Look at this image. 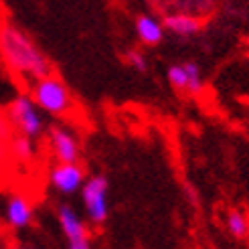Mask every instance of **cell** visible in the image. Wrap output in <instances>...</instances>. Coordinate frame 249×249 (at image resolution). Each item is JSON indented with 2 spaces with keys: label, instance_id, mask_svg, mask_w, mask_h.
I'll return each mask as SVG.
<instances>
[{
  "label": "cell",
  "instance_id": "obj_1",
  "mask_svg": "<svg viewBox=\"0 0 249 249\" xmlns=\"http://www.w3.org/2000/svg\"><path fill=\"white\" fill-rule=\"evenodd\" d=\"M0 61L10 75L29 85L53 73V63L41 45L12 20H0Z\"/></svg>",
  "mask_w": 249,
  "mask_h": 249
},
{
  "label": "cell",
  "instance_id": "obj_2",
  "mask_svg": "<svg viewBox=\"0 0 249 249\" xmlns=\"http://www.w3.org/2000/svg\"><path fill=\"white\" fill-rule=\"evenodd\" d=\"M29 95L43 114H49L53 118H65L75 107V99L63 79L57 75H47L39 81L29 85Z\"/></svg>",
  "mask_w": 249,
  "mask_h": 249
},
{
  "label": "cell",
  "instance_id": "obj_3",
  "mask_svg": "<svg viewBox=\"0 0 249 249\" xmlns=\"http://www.w3.org/2000/svg\"><path fill=\"white\" fill-rule=\"evenodd\" d=\"M6 118L12 132L17 136H24L33 142H36L45 134V118L43 111L35 106L29 93H18L17 97H12V102L6 106Z\"/></svg>",
  "mask_w": 249,
  "mask_h": 249
},
{
  "label": "cell",
  "instance_id": "obj_4",
  "mask_svg": "<svg viewBox=\"0 0 249 249\" xmlns=\"http://www.w3.org/2000/svg\"><path fill=\"white\" fill-rule=\"evenodd\" d=\"M107 178L102 174L87 177L81 186V203L85 211V219L93 225H102L109 217V198H107Z\"/></svg>",
  "mask_w": 249,
  "mask_h": 249
},
{
  "label": "cell",
  "instance_id": "obj_5",
  "mask_svg": "<svg viewBox=\"0 0 249 249\" xmlns=\"http://www.w3.org/2000/svg\"><path fill=\"white\" fill-rule=\"evenodd\" d=\"M47 144L49 152L53 154L57 164H77L81 158V144L77 134L69 126L63 124H53L47 130Z\"/></svg>",
  "mask_w": 249,
  "mask_h": 249
},
{
  "label": "cell",
  "instance_id": "obj_6",
  "mask_svg": "<svg viewBox=\"0 0 249 249\" xmlns=\"http://www.w3.org/2000/svg\"><path fill=\"white\" fill-rule=\"evenodd\" d=\"M0 219L4 221V225L22 231L27 229L33 219H35V207L31 198L22 193H8L0 198Z\"/></svg>",
  "mask_w": 249,
  "mask_h": 249
},
{
  "label": "cell",
  "instance_id": "obj_7",
  "mask_svg": "<svg viewBox=\"0 0 249 249\" xmlns=\"http://www.w3.org/2000/svg\"><path fill=\"white\" fill-rule=\"evenodd\" d=\"M87 178L85 168L77 164H55L49 170V184L63 196H71L81 191V186Z\"/></svg>",
  "mask_w": 249,
  "mask_h": 249
},
{
  "label": "cell",
  "instance_id": "obj_8",
  "mask_svg": "<svg viewBox=\"0 0 249 249\" xmlns=\"http://www.w3.org/2000/svg\"><path fill=\"white\" fill-rule=\"evenodd\" d=\"M57 221H59L61 233L65 235L67 243L89 237L87 221L79 215V211H77L75 207H71V205H67V203L59 205V207H57Z\"/></svg>",
  "mask_w": 249,
  "mask_h": 249
},
{
  "label": "cell",
  "instance_id": "obj_9",
  "mask_svg": "<svg viewBox=\"0 0 249 249\" xmlns=\"http://www.w3.org/2000/svg\"><path fill=\"white\" fill-rule=\"evenodd\" d=\"M160 20H162L164 31L177 35V36H193L203 29V18L195 15V12H186V10L166 12Z\"/></svg>",
  "mask_w": 249,
  "mask_h": 249
},
{
  "label": "cell",
  "instance_id": "obj_10",
  "mask_svg": "<svg viewBox=\"0 0 249 249\" xmlns=\"http://www.w3.org/2000/svg\"><path fill=\"white\" fill-rule=\"evenodd\" d=\"M134 29H136V35H138V41L146 47H154L158 43H162V39H164L162 20L154 15H150V12L136 17Z\"/></svg>",
  "mask_w": 249,
  "mask_h": 249
},
{
  "label": "cell",
  "instance_id": "obj_11",
  "mask_svg": "<svg viewBox=\"0 0 249 249\" xmlns=\"http://www.w3.org/2000/svg\"><path fill=\"white\" fill-rule=\"evenodd\" d=\"M8 148V156L15 160V162L18 164H31L35 162V158H36V144L29 138H24V136H12V138L8 140L6 144Z\"/></svg>",
  "mask_w": 249,
  "mask_h": 249
},
{
  "label": "cell",
  "instance_id": "obj_12",
  "mask_svg": "<svg viewBox=\"0 0 249 249\" xmlns=\"http://www.w3.org/2000/svg\"><path fill=\"white\" fill-rule=\"evenodd\" d=\"M227 231L235 239L249 237V217L243 209H231L227 213Z\"/></svg>",
  "mask_w": 249,
  "mask_h": 249
},
{
  "label": "cell",
  "instance_id": "obj_13",
  "mask_svg": "<svg viewBox=\"0 0 249 249\" xmlns=\"http://www.w3.org/2000/svg\"><path fill=\"white\" fill-rule=\"evenodd\" d=\"M182 65H184V71H186V89H184V93L201 95L203 87H205L201 67H198V63H195V61H184Z\"/></svg>",
  "mask_w": 249,
  "mask_h": 249
},
{
  "label": "cell",
  "instance_id": "obj_14",
  "mask_svg": "<svg viewBox=\"0 0 249 249\" xmlns=\"http://www.w3.org/2000/svg\"><path fill=\"white\" fill-rule=\"evenodd\" d=\"M166 77H168V83L177 91H184L186 89V71H184V65L182 63L170 65L168 71H166Z\"/></svg>",
  "mask_w": 249,
  "mask_h": 249
},
{
  "label": "cell",
  "instance_id": "obj_15",
  "mask_svg": "<svg viewBox=\"0 0 249 249\" xmlns=\"http://www.w3.org/2000/svg\"><path fill=\"white\" fill-rule=\"evenodd\" d=\"M126 61H128L130 67H134V71L144 73L148 69V59L142 51H138V49H130V51L126 53Z\"/></svg>",
  "mask_w": 249,
  "mask_h": 249
},
{
  "label": "cell",
  "instance_id": "obj_16",
  "mask_svg": "<svg viewBox=\"0 0 249 249\" xmlns=\"http://www.w3.org/2000/svg\"><path fill=\"white\" fill-rule=\"evenodd\" d=\"M15 136V132H12L10 124H8V118L2 109H0V142L2 144H8V140Z\"/></svg>",
  "mask_w": 249,
  "mask_h": 249
},
{
  "label": "cell",
  "instance_id": "obj_17",
  "mask_svg": "<svg viewBox=\"0 0 249 249\" xmlns=\"http://www.w3.org/2000/svg\"><path fill=\"white\" fill-rule=\"evenodd\" d=\"M67 249H91V239L85 237V239L71 241V243H67Z\"/></svg>",
  "mask_w": 249,
  "mask_h": 249
},
{
  "label": "cell",
  "instance_id": "obj_18",
  "mask_svg": "<svg viewBox=\"0 0 249 249\" xmlns=\"http://www.w3.org/2000/svg\"><path fill=\"white\" fill-rule=\"evenodd\" d=\"M6 158H8V148H6V144L0 142V168L6 162Z\"/></svg>",
  "mask_w": 249,
  "mask_h": 249
},
{
  "label": "cell",
  "instance_id": "obj_19",
  "mask_svg": "<svg viewBox=\"0 0 249 249\" xmlns=\"http://www.w3.org/2000/svg\"><path fill=\"white\" fill-rule=\"evenodd\" d=\"M10 249H36V247H31V245H15V247H10Z\"/></svg>",
  "mask_w": 249,
  "mask_h": 249
}]
</instances>
